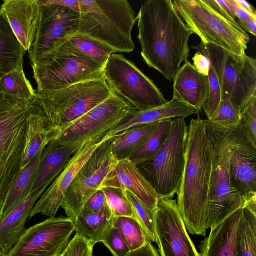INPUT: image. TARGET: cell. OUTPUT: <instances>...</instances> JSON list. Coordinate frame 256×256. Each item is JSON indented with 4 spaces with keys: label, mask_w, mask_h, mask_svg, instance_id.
<instances>
[{
    "label": "cell",
    "mask_w": 256,
    "mask_h": 256,
    "mask_svg": "<svg viewBox=\"0 0 256 256\" xmlns=\"http://www.w3.org/2000/svg\"><path fill=\"white\" fill-rule=\"evenodd\" d=\"M243 208L238 209L211 228L200 244V256H238L236 236Z\"/></svg>",
    "instance_id": "obj_23"
},
{
    "label": "cell",
    "mask_w": 256,
    "mask_h": 256,
    "mask_svg": "<svg viewBox=\"0 0 256 256\" xmlns=\"http://www.w3.org/2000/svg\"><path fill=\"white\" fill-rule=\"evenodd\" d=\"M154 216L160 256H200L188 234L176 200L160 199Z\"/></svg>",
    "instance_id": "obj_16"
},
{
    "label": "cell",
    "mask_w": 256,
    "mask_h": 256,
    "mask_svg": "<svg viewBox=\"0 0 256 256\" xmlns=\"http://www.w3.org/2000/svg\"><path fill=\"white\" fill-rule=\"evenodd\" d=\"M242 28L254 36H256V19H252L247 22Z\"/></svg>",
    "instance_id": "obj_50"
},
{
    "label": "cell",
    "mask_w": 256,
    "mask_h": 256,
    "mask_svg": "<svg viewBox=\"0 0 256 256\" xmlns=\"http://www.w3.org/2000/svg\"><path fill=\"white\" fill-rule=\"evenodd\" d=\"M40 3V2H39ZM36 38L28 50L32 65L78 33L80 13L56 4H42Z\"/></svg>",
    "instance_id": "obj_14"
},
{
    "label": "cell",
    "mask_w": 256,
    "mask_h": 256,
    "mask_svg": "<svg viewBox=\"0 0 256 256\" xmlns=\"http://www.w3.org/2000/svg\"><path fill=\"white\" fill-rule=\"evenodd\" d=\"M0 256H8V254L4 252L3 249L0 246Z\"/></svg>",
    "instance_id": "obj_51"
},
{
    "label": "cell",
    "mask_w": 256,
    "mask_h": 256,
    "mask_svg": "<svg viewBox=\"0 0 256 256\" xmlns=\"http://www.w3.org/2000/svg\"><path fill=\"white\" fill-rule=\"evenodd\" d=\"M173 82V98L200 112L208 98V76L200 74L187 60L180 66Z\"/></svg>",
    "instance_id": "obj_22"
},
{
    "label": "cell",
    "mask_w": 256,
    "mask_h": 256,
    "mask_svg": "<svg viewBox=\"0 0 256 256\" xmlns=\"http://www.w3.org/2000/svg\"><path fill=\"white\" fill-rule=\"evenodd\" d=\"M103 75L111 92L138 110L160 106L168 102L153 81L122 54H111L104 66Z\"/></svg>",
    "instance_id": "obj_11"
},
{
    "label": "cell",
    "mask_w": 256,
    "mask_h": 256,
    "mask_svg": "<svg viewBox=\"0 0 256 256\" xmlns=\"http://www.w3.org/2000/svg\"><path fill=\"white\" fill-rule=\"evenodd\" d=\"M114 218L108 206L98 213L84 208L74 222V232L94 246L96 243L102 242L113 226Z\"/></svg>",
    "instance_id": "obj_27"
},
{
    "label": "cell",
    "mask_w": 256,
    "mask_h": 256,
    "mask_svg": "<svg viewBox=\"0 0 256 256\" xmlns=\"http://www.w3.org/2000/svg\"><path fill=\"white\" fill-rule=\"evenodd\" d=\"M238 256H256V208L246 206L236 236Z\"/></svg>",
    "instance_id": "obj_31"
},
{
    "label": "cell",
    "mask_w": 256,
    "mask_h": 256,
    "mask_svg": "<svg viewBox=\"0 0 256 256\" xmlns=\"http://www.w3.org/2000/svg\"><path fill=\"white\" fill-rule=\"evenodd\" d=\"M31 106L32 100L22 101L6 94L0 98V204L21 170Z\"/></svg>",
    "instance_id": "obj_7"
},
{
    "label": "cell",
    "mask_w": 256,
    "mask_h": 256,
    "mask_svg": "<svg viewBox=\"0 0 256 256\" xmlns=\"http://www.w3.org/2000/svg\"><path fill=\"white\" fill-rule=\"evenodd\" d=\"M39 2L42 4H56L66 7L80 13L78 0H39Z\"/></svg>",
    "instance_id": "obj_47"
},
{
    "label": "cell",
    "mask_w": 256,
    "mask_h": 256,
    "mask_svg": "<svg viewBox=\"0 0 256 256\" xmlns=\"http://www.w3.org/2000/svg\"><path fill=\"white\" fill-rule=\"evenodd\" d=\"M94 246L75 234L60 256H93Z\"/></svg>",
    "instance_id": "obj_41"
},
{
    "label": "cell",
    "mask_w": 256,
    "mask_h": 256,
    "mask_svg": "<svg viewBox=\"0 0 256 256\" xmlns=\"http://www.w3.org/2000/svg\"><path fill=\"white\" fill-rule=\"evenodd\" d=\"M234 1L240 6L256 16V11L254 8L249 2L244 0H234Z\"/></svg>",
    "instance_id": "obj_49"
},
{
    "label": "cell",
    "mask_w": 256,
    "mask_h": 256,
    "mask_svg": "<svg viewBox=\"0 0 256 256\" xmlns=\"http://www.w3.org/2000/svg\"><path fill=\"white\" fill-rule=\"evenodd\" d=\"M5 94H3L0 90V98H2L4 96Z\"/></svg>",
    "instance_id": "obj_52"
},
{
    "label": "cell",
    "mask_w": 256,
    "mask_h": 256,
    "mask_svg": "<svg viewBox=\"0 0 256 256\" xmlns=\"http://www.w3.org/2000/svg\"><path fill=\"white\" fill-rule=\"evenodd\" d=\"M74 232L70 218H50L26 229L8 256H60Z\"/></svg>",
    "instance_id": "obj_15"
},
{
    "label": "cell",
    "mask_w": 256,
    "mask_h": 256,
    "mask_svg": "<svg viewBox=\"0 0 256 256\" xmlns=\"http://www.w3.org/2000/svg\"><path fill=\"white\" fill-rule=\"evenodd\" d=\"M194 108L172 98L164 104L144 110H136L122 124L109 132L108 136L113 138L132 127L154 124L164 120L186 117L198 114Z\"/></svg>",
    "instance_id": "obj_24"
},
{
    "label": "cell",
    "mask_w": 256,
    "mask_h": 256,
    "mask_svg": "<svg viewBox=\"0 0 256 256\" xmlns=\"http://www.w3.org/2000/svg\"><path fill=\"white\" fill-rule=\"evenodd\" d=\"M0 90L4 94L22 101L30 100L36 96L24 70L11 72L2 78Z\"/></svg>",
    "instance_id": "obj_32"
},
{
    "label": "cell",
    "mask_w": 256,
    "mask_h": 256,
    "mask_svg": "<svg viewBox=\"0 0 256 256\" xmlns=\"http://www.w3.org/2000/svg\"><path fill=\"white\" fill-rule=\"evenodd\" d=\"M240 115V122L248 140L256 147V94L249 99Z\"/></svg>",
    "instance_id": "obj_38"
},
{
    "label": "cell",
    "mask_w": 256,
    "mask_h": 256,
    "mask_svg": "<svg viewBox=\"0 0 256 256\" xmlns=\"http://www.w3.org/2000/svg\"><path fill=\"white\" fill-rule=\"evenodd\" d=\"M112 139H108L92 153L79 171L68 190L60 206L74 222L87 201L100 190L104 178L117 160L112 150Z\"/></svg>",
    "instance_id": "obj_13"
},
{
    "label": "cell",
    "mask_w": 256,
    "mask_h": 256,
    "mask_svg": "<svg viewBox=\"0 0 256 256\" xmlns=\"http://www.w3.org/2000/svg\"><path fill=\"white\" fill-rule=\"evenodd\" d=\"M188 132L184 118H173L170 134L159 151L136 164L160 199H172L178 189L185 166Z\"/></svg>",
    "instance_id": "obj_9"
},
{
    "label": "cell",
    "mask_w": 256,
    "mask_h": 256,
    "mask_svg": "<svg viewBox=\"0 0 256 256\" xmlns=\"http://www.w3.org/2000/svg\"><path fill=\"white\" fill-rule=\"evenodd\" d=\"M80 14L96 12L100 8L96 0H78Z\"/></svg>",
    "instance_id": "obj_48"
},
{
    "label": "cell",
    "mask_w": 256,
    "mask_h": 256,
    "mask_svg": "<svg viewBox=\"0 0 256 256\" xmlns=\"http://www.w3.org/2000/svg\"><path fill=\"white\" fill-rule=\"evenodd\" d=\"M34 98L32 100L31 110L27 118L25 145L20 170L31 162L42 148L60 136L58 132L49 127Z\"/></svg>",
    "instance_id": "obj_25"
},
{
    "label": "cell",
    "mask_w": 256,
    "mask_h": 256,
    "mask_svg": "<svg viewBox=\"0 0 256 256\" xmlns=\"http://www.w3.org/2000/svg\"><path fill=\"white\" fill-rule=\"evenodd\" d=\"M174 6L186 26L201 42L238 56L246 54L249 34L238 23L228 20L205 0H175Z\"/></svg>",
    "instance_id": "obj_6"
},
{
    "label": "cell",
    "mask_w": 256,
    "mask_h": 256,
    "mask_svg": "<svg viewBox=\"0 0 256 256\" xmlns=\"http://www.w3.org/2000/svg\"><path fill=\"white\" fill-rule=\"evenodd\" d=\"M192 48L208 58L220 84L222 100L230 101L240 113L249 99L256 94V59L246 54L235 56L202 42Z\"/></svg>",
    "instance_id": "obj_10"
},
{
    "label": "cell",
    "mask_w": 256,
    "mask_h": 256,
    "mask_svg": "<svg viewBox=\"0 0 256 256\" xmlns=\"http://www.w3.org/2000/svg\"><path fill=\"white\" fill-rule=\"evenodd\" d=\"M159 122L136 126L112 138V150L115 158L118 160L130 158L144 144Z\"/></svg>",
    "instance_id": "obj_30"
},
{
    "label": "cell",
    "mask_w": 256,
    "mask_h": 256,
    "mask_svg": "<svg viewBox=\"0 0 256 256\" xmlns=\"http://www.w3.org/2000/svg\"><path fill=\"white\" fill-rule=\"evenodd\" d=\"M137 17L141 55L148 66L170 82L190 56L188 41L194 34L171 0H148Z\"/></svg>",
    "instance_id": "obj_1"
},
{
    "label": "cell",
    "mask_w": 256,
    "mask_h": 256,
    "mask_svg": "<svg viewBox=\"0 0 256 256\" xmlns=\"http://www.w3.org/2000/svg\"><path fill=\"white\" fill-rule=\"evenodd\" d=\"M198 115L188 126L185 166L176 204L187 231L204 236L208 229L212 155L204 120Z\"/></svg>",
    "instance_id": "obj_2"
},
{
    "label": "cell",
    "mask_w": 256,
    "mask_h": 256,
    "mask_svg": "<svg viewBox=\"0 0 256 256\" xmlns=\"http://www.w3.org/2000/svg\"><path fill=\"white\" fill-rule=\"evenodd\" d=\"M230 178L232 186L246 204L256 198V147L249 142L245 132L230 158Z\"/></svg>",
    "instance_id": "obj_20"
},
{
    "label": "cell",
    "mask_w": 256,
    "mask_h": 256,
    "mask_svg": "<svg viewBox=\"0 0 256 256\" xmlns=\"http://www.w3.org/2000/svg\"><path fill=\"white\" fill-rule=\"evenodd\" d=\"M208 120L222 126L231 128L240 124V115L230 101L222 100L216 110Z\"/></svg>",
    "instance_id": "obj_39"
},
{
    "label": "cell",
    "mask_w": 256,
    "mask_h": 256,
    "mask_svg": "<svg viewBox=\"0 0 256 256\" xmlns=\"http://www.w3.org/2000/svg\"><path fill=\"white\" fill-rule=\"evenodd\" d=\"M101 190L114 217H128L136 220L132 206L122 190L112 188H102Z\"/></svg>",
    "instance_id": "obj_37"
},
{
    "label": "cell",
    "mask_w": 256,
    "mask_h": 256,
    "mask_svg": "<svg viewBox=\"0 0 256 256\" xmlns=\"http://www.w3.org/2000/svg\"><path fill=\"white\" fill-rule=\"evenodd\" d=\"M172 120L173 118H170L160 121L144 144L129 159L137 164L154 157L166 140Z\"/></svg>",
    "instance_id": "obj_33"
},
{
    "label": "cell",
    "mask_w": 256,
    "mask_h": 256,
    "mask_svg": "<svg viewBox=\"0 0 256 256\" xmlns=\"http://www.w3.org/2000/svg\"><path fill=\"white\" fill-rule=\"evenodd\" d=\"M126 256H160L158 250L148 242L144 246L136 250L130 252Z\"/></svg>",
    "instance_id": "obj_46"
},
{
    "label": "cell",
    "mask_w": 256,
    "mask_h": 256,
    "mask_svg": "<svg viewBox=\"0 0 256 256\" xmlns=\"http://www.w3.org/2000/svg\"><path fill=\"white\" fill-rule=\"evenodd\" d=\"M102 242L114 256H126L130 251L118 229L112 226Z\"/></svg>",
    "instance_id": "obj_40"
},
{
    "label": "cell",
    "mask_w": 256,
    "mask_h": 256,
    "mask_svg": "<svg viewBox=\"0 0 256 256\" xmlns=\"http://www.w3.org/2000/svg\"><path fill=\"white\" fill-rule=\"evenodd\" d=\"M138 110L112 92L110 96L74 121L57 138L62 144H82L111 132Z\"/></svg>",
    "instance_id": "obj_12"
},
{
    "label": "cell",
    "mask_w": 256,
    "mask_h": 256,
    "mask_svg": "<svg viewBox=\"0 0 256 256\" xmlns=\"http://www.w3.org/2000/svg\"><path fill=\"white\" fill-rule=\"evenodd\" d=\"M113 226L120 232L130 252L138 250L150 242L140 224L134 218L114 217Z\"/></svg>",
    "instance_id": "obj_34"
},
{
    "label": "cell",
    "mask_w": 256,
    "mask_h": 256,
    "mask_svg": "<svg viewBox=\"0 0 256 256\" xmlns=\"http://www.w3.org/2000/svg\"><path fill=\"white\" fill-rule=\"evenodd\" d=\"M38 96L104 78V66L69 41L32 65Z\"/></svg>",
    "instance_id": "obj_4"
},
{
    "label": "cell",
    "mask_w": 256,
    "mask_h": 256,
    "mask_svg": "<svg viewBox=\"0 0 256 256\" xmlns=\"http://www.w3.org/2000/svg\"><path fill=\"white\" fill-rule=\"evenodd\" d=\"M46 146L42 148L31 162L20 170L10 192L0 204V222L28 198Z\"/></svg>",
    "instance_id": "obj_29"
},
{
    "label": "cell",
    "mask_w": 256,
    "mask_h": 256,
    "mask_svg": "<svg viewBox=\"0 0 256 256\" xmlns=\"http://www.w3.org/2000/svg\"><path fill=\"white\" fill-rule=\"evenodd\" d=\"M108 206L105 195L100 189L90 197L84 208L92 212L98 213Z\"/></svg>",
    "instance_id": "obj_42"
},
{
    "label": "cell",
    "mask_w": 256,
    "mask_h": 256,
    "mask_svg": "<svg viewBox=\"0 0 256 256\" xmlns=\"http://www.w3.org/2000/svg\"><path fill=\"white\" fill-rule=\"evenodd\" d=\"M132 204L136 217L148 240L157 242L154 212L144 206L139 200L128 190H122Z\"/></svg>",
    "instance_id": "obj_36"
},
{
    "label": "cell",
    "mask_w": 256,
    "mask_h": 256,
    "mask_svg": "<svg viewBox=\"0 0 256 256\" xmlns=\"http://www.w3.org/2000/svg\"><path fill=\"white\" fill-rule=\"evenodd\" d=\"M227 3L234 12L236 16L239 20L241 27L247 22L252 19H256L254 15L238 6L234 0H226Z\"/></svg>",
    "instance_id": "obj_44"
},
{
    "label": "cell",
    "mask_w": 256,
    "mask_h": 256,
    "mask_svg": "<svg viewBox=\"0 0 256 256\" xmlns=\"http://www.w3.org/2000/svg\"><path fill=\"white\" fill-rule=\"evenodd\" d=\"M111 94L102 78L74 84L42 96L36 94L34 98L49 127L60 136L74 121L106 100Z\"/></svg>",
    "instance_id": "obj_5"
},
{
    "label": "cell",
    "mask_w": 256,
    "mask_h": 256,
    "mask_svg": "<svg viewBox=\"0 0 256 256\" xmlns=\"http://www.w3.org/2000/svg\"><path fill=\"white\" fill-rule=\"evenodd\" d=\"M212 8L224 17L234 23H238L236 20V16L227 3L226 0H205Z\"/></svg>",
    "instance_id": "obj_43"
},
{
    "label": "cell",
    "mask_w": 256,
    "mask_h": 256,
    "mask_svg": "<svg viewBox=\"0 0 256 256\" xmlns=\"http://www.w3.org/2000/svg\"><path fill=\"white\" fill-rule=\"evenodd\" d=\"M102 188L128 190L152 212L158 208V196L136 164L129 158L116 160L114 162L102 183Z\"/></svg>",
    "instance_id": "obj_18"
},
{
    "label": "cell",
    "mask_w": 256,
    "mask_h": 256,
    "mask_svg": "<svg viewBox=\"0 0 256 256\" xmlns=\"http://www.w3.org/2000/svg\"><path fill=\"white\" fill-rule=\"evenodd\" d=\"M194 66L201 74L208 76L210 68L208 58L202 52H198L192 58Z\"/></svg>",
    "instance_id": "obj_45"
},
{
    "label": "cell",
    "mask_w": 256,
    "mask_h": 256,
    "mask_svg": "<svg viewBox=\"0 0 256 256\" xmlns=\"http://www.w3.org/2000/svg\"><path fill=\"white\" fill-rule=\"evenodd\" d=\"M108 134L89 138L84 142L62 172L36 202L30 218L38 214L50 218L55 216L68 190L79 171L94 152L104 142L111 138L108 137Z\"/></svg>",
    "instance_id": "obj_17"
},
{
    "label": "cell",
    "mask_w": 256,
    "mask_h": 256,
    "mask_svg": "<svg viewBox=\"0 0 256 256\" xmlns=\"http://www.w3.org/2000/svg\"><path fill=\"white\" fill-rule=\"evenodd\" d=\"M210 140L212 168L209 198L208 228L220 224L234 212L244 208L246 202L232 186L230 178V160L244 132L242 124L226 128L204 120Z\"/></svg>",
    "instance_id": "obj_3"
},
{
    "label": "cell",
    "mask_w": 256,
    "mask_h": 256,
    "mask_svg": "<svg viewBox=\"0 0 256 256\" xmlns=\"http://www.w3.org/2000/svg\"><path fill=\"white\" fill-rule=\"evenodd\" d=\"M44 187L27 198L0 222V246L8 254L24 233L26 222Z\"/></svg>",
    "instance_id": "obj_26"
},
{
    "label": "cell",
    "mask_w": 256,
    "mask_h": 256,
    "mask_svg": "<svg viewBox=\"0 0 256 256\" xmlns=\"http://www.w3.org/2000/svg\"><path fill=\"white\" fill-rule=\"evenodd\" d=\"M0 10L26 51L37 34L40 14L39 0H4Z\"/></svg>",
    "instance_id": "obj_19"
},
{
    "label": "cell",
    "mask_w": 256,
    "mask_h": 256,
    "mask_svg": "<svg viewBox=\"0 0 256 256\" xmlns=\"http://www.w3.org/2000/svg\"><path fill=\"white\" fill-rule=\"evenodd\" d=\"M100 10L80 14L78 33L110 47L116 52L130 53L135 48L132 29L136 12L127 0H96Z\"/></svg>",
    "instance_id": "obj_8"
},
{
    "label": "cell",
    "mask_w": 256,
    "mask_h": 256,
    "mask_svg": "<svg viewBox=\"0 0 256 256\" xmlns=\"http://www.w3.org/2000/svg\"><path fill=\"white\" fill-rule=\"evenodd\" d=\"M84 143L62 144L57 139L50 142L44 150L28 198L42 188H48L62 172Z\"/></svg>",
    "instance_id": "obj_21"
},
{
    "label": "cell",
    "mask_w": 256,
    "mask_h": 256,
    "mask_svg": "<svg viewBox=\"0 0 256 256\" xmlns=\"http://www.w3.org/2000/svg\"><path fill=\"white\" fill-rule=\"evenodd\" d=\"M26 52L0 9V79L11 72L24 70Z\"/></svg>",
    "instance_id": "obj_28"
},
{
    "label": "cell",
    "mask_w": 256,
    "mask_h": 256,
    "mask_svg": "<svg viewBox=\"0 0 256 256\" xmlns=\"http://www.w3.org/2000/svg\"><path fill=\"white\" fill-rule=\"evenodd\" d=\"M68 41L82 53L103 66L111 54L116 52L112 48L79 33L74 35Z\"/></svg>",
    "instance_id": "obj_35"
}]
</instances>
